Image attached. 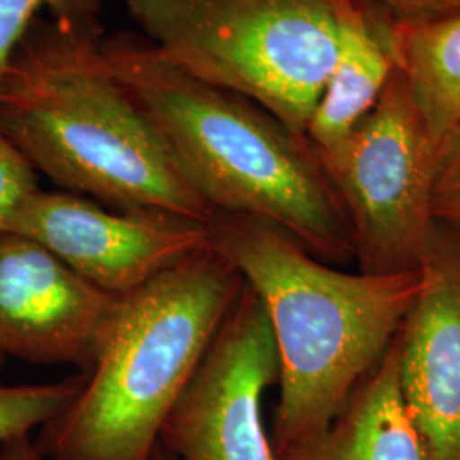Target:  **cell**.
<instances>
[{
	"mask_svg": "<svg viewBox=\"0 0 460 460\" xmlns=\"http://www.w3.org/2000/svg\"><path fill=\"white\" fill-rule=\"evenodd\" d=\"M102 38L99 21L36 17L0 81V130L62 191L210 222L212 207L116 77Z\"/></svg>",
	"mask_w": 460,
	"mask_h": 460,
	"instance_id": "cell-1",
	"label": "cell"
},
{
	"mask_svg": "<svg viewBox=\"0 0 460 460\" xmlns=\"http://www.w3.org/2000/svg\"><path fill=\"white\" fill-rule=\"evenodd\" d=\"M210 249L263 304L279 355L275 457L328 428L385 357L423 292V268L345 273L254 217L217 212Z\"/></svg>",
	"mask_w": 460,
	"mask_h": 460,
	"instance_id": "cell-2",
	"label": "cell"
},
{
	"mask_svg": "<svg viewBox=\"0 0 460 460\" xmlns=\"http://www.w3.org/2000/svg\"><path fill=\"white\" fill-rule=\"evenodd\" d=\"M102 51L215 214L270 222L319 260L355 256L345 212L307 137L171 64L146 36H104Z\"/></svg>",
	"mask_w": 460,
	"mask_h": 460,
	"instance_id": "cell-3",
	"label": "cell"
},
{
	"mask_svg": "<svg viewBox=\"0 0 460 460\" xmlns=\"http://www.w3.org/2000/svg\"><path fill=\"white\" fill-rule=\"evenodd\" d=\"M244 279L203 249L118 296L83 391L40 429L53 460H150Z\"/></svg>",
	"mask_w": 460,
	"mask_h": 460,
	"instance_id": "cell-4",
	"label": "cell"
},
{
	"mask_svg": "<svg viewBox=\"0 0 460 460\" xmlns=\"http://www.w3.org/2000/svg\"><path fill=\"white\" fill-rule=\"evenodd\" d=\"M148 41L203 83L304 135L336 66L326 0H125Z\"/></svg>",
	"mask_w": 460,
	"mask_h": 460,
	"instance_id": "cell-5",
	"label": "cell"
},
{
	"mask_svg": "<svg viewBox=\"0 0 460 460\" xmlns=\"http://www.w3.org/2000/svg\"><path fill=\"white\" fill-rule=\"evenodd\" d=\"M437 148L399 68L343 140L314 148L345 212L362 273H402L425 263L437 227Z\"/></svg>",
	"mask_w": 460,
	"mask_h": 460,
	"instance_id": "cell-6",
	"label": "cell"
},
{
	"mask_svg": "<svg viewBox=\"0 0 460 460\" xmlns=\"http://www.w3.org/2000/svg\"><path fill=\"white\" fill-rule=\"evenodd\" d=\"M277 380L273 332L244 283L159 444L172 460H277L261 418L264 391Z\"/></svg>",
	"mask_w": 460,
	"mask_h": 460,
	"instance_id": "cell-7",
	"label": "cell"
},
{
	"mask_svg": "<svg viewBox=\"0 0 460 460\" xmlns=\"http://www.w3.org/2000/svg\"><path fill=\"white\" fill-rule=\"evenodd\" d=\"M9 232L33 239L118 296L210 247L208 222L159 210H115L62 190H38Z\"/></svg>",
	"mask_w": 460,
	"mask_h": 460,
	"instance_id": "cell-8",
	"label": "cell"
},
{
	"mask_svg": "<svg viewBox=\"0 0 460 460\" xmlns=\"http://www.w3.org/2000/svg\"><path fill=\"white\" fill-rule=\"evenodd\" d=\"M118 296L77 275L47 247L0 235V355L38 365L70 363L85 374Z\"/></svg>",
	"mask_w": 460,
	"mask_h": 460,
	"instance_id": "cell-9",
	"label": "cell"
},
{
	"mask_svg": "<svg viewBox=\"0 0 460 460\" xmlns=\"http://www.w3.org/2000/svg\"><path fill=\"white\" fill-rule=\"evenodd\" d=\"M421 268L397 336L401 391L428 460H460V230L437 222Z\"/></svg>",
	"mask_w": 460,
	"mask_h": 460,
	"instance_id": "cell-10",
	"label": "cell"
},
{
	"mask_svg": "<svg viewBox=\"0 0 460 460\" xmlns=\"http://www.w3.org/2000/svg\"><path fill=\"white\" fill-rule=\"evenodd\" d=\"M336 36V66L305 137L315 150L343 140L395 72L394 24L367 0H326Z\"/></svg>",
	"mask_w": 460,
	"mask_h": 460,
	"instance_id": "cell-11",
	"label": "cell"
},
{
	"mask_svg": "<svg viewBox=\"0 0 460 460\" xmlns=\"http://www.w3.org/2000/svg\"><path fill=\"white\" fill-rule=\"evenodd\" d=\"M277 460H428L401 391L397 338L328 428Z\"/></svg>",
	"mask_w": 460,
	"mask_h": 460,
	"instance_id": "cell-12",
	"label": "cell"
},
{
	"mask_svg": "<svg viewBox=\"0 0 460 460\" xmlns=\"http://www.w3.org/2000/svg\"><path fill=\"white\" fill-rule=\"evenodd\" d=\"M394 58L437 140L459 127L460 16L414 28L394 24Z\"/></svg>",
	"mask_w": 460,
	"mask_h": 460,
	"instance_id": "cell-13",
	"label": "cell"
},
{
	"mask_svg": "<svg viewBox=\"0 0 460 460\" xmlns=\"http://www.w3.org/2000/svg\"><path fill=\"white\" fill-rule=\"evenodd\" d=\"M85 376L31 385H0V445L45 427L83 391Z\"/></svg>",
	"mask_w": 460,
	"mask_h": 460,
	"instance_id": "cell-14",
	"label": "cell"
},
{
	"mask_svg": "<svg viewBox=\"0 0 460 460\" xmlns=\"http://www.w3.org/2000/svg\"><path fill=\"white\" fill-rule=\"evenodd\" d=\"M104 0H0V81L11 57L36 17H49L72 22H94Z\"/></svg>",
	"mask_w": 460,
	"mask_h": 460,
	"instance_id": "cell-15",
	"label": "cell"
},
{
	"mask_svg": "<svg viewBox=\"0 0 460 460\" xmlns=\"http://www.w3.org/2000/svg\"><path fill=\"white\" fill-rule=\"evenodd\" d=\"M38 190L33 165L0 130V235L11 230L17 212Z\"/></svg>",
	"mask_w": 460,
	"mask_h": 460,
	"instance_id": "cell-16",
	"label": "cell"
},
{
	"mask_svg": "<svg viewBox=\"0 0 460 460\" xmlns=\"http://www.w3.org/2000/svg\"><path fill=\"white\" fill-rule=\"evenodd\" d=\"M433 215L437 222L460 230V125L438 140Z\"/></svg>",
	"mask_w": 460,
	"mask_h": 460,
	"instance_id": "cell-17",
	"label": "cell"
},
{
	"mask_svg": "<svg viewBox=\"0 0 460 460\" xmlns=\"http://www.w3.org/2000/svg\"><path fill=\"white\" fill-rule=\"evenodd\" d=\"M395 26L414 28L460 16V0H367Z\"/></svg>",
	"mask_w": 460,
	"mask_h": 460,
	"instance_id": "cell-18",
	"label": "cell"
},
{
	"mask_svg": "<svg viewBox=\"0 0 460 460\" xmlns=\"http://www.w3.org/2000/svg\"><path fill=\"white\" fill-rule=\"evenodd\" d=\"M0 460H53L47 457L36 444L31 435H21L0 445Z\"/></svg>",
	"mask_w": 460,
	"mask_h": 460,
	"instance_id": "cell-19",
	"label": "cell"
},
{
	"mask_svg": "<svg viewBox=\"0 0 460 460\" xmlns=\"http://www.w3.org/2000/svg\"><path fill=\"white\" fill-rule=\"evenodd\" d=\"M150 460H172L171 459V456L165 452L164 448L161 447V444H159V447L155 448V452H154V456H152V459Z\"/></svg>",
	"mask_w": 460,
	"mask_h": 460,
	"instance_id": "cell-20",
	"label": "cell"
},
{
	"mask_svg": "<svg viewBox=\"0 0 460 460\" xmlns=\"http://www.w3.org/2000/svg\"><path fill=\"white\" fill-rule=\"evenodd\" d=\"M2 363H4V357L0 355V367H2Z\"/></svg>",
	"mask_w": 460,
	"mask_h": 460,
	"instance_id": "cell-21",
	"label": "cell"
}]
</instances>
